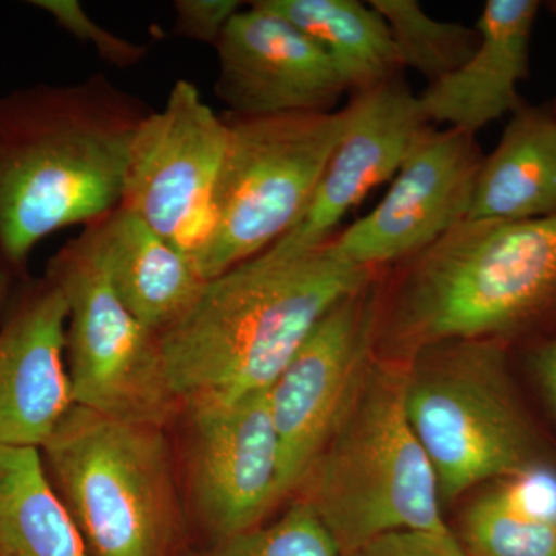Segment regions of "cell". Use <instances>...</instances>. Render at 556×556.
Here are the masks:
<instances>
[{
    "label": "cell",
    "instance_id": "8fae6325",
    "mask_svg": "<svg viewBox=\"0 0 556 556\" xmlns=\"http://www.w3.org/2000/svg\"><path fill=\"white\" fill-rule=\"evenodd\" d=\"M484 159L475 135L428 127L378 206L331 240L336 254L382 273L426 251L468 218Z\"/></svg>",
    "mask_w": 556,
    "mask_h": 556
},
{
    "label": "cell",
    "instance_id": "f546056e",
    "mask_svg": "<svg viewBox=\"0 0 556 556\" xmlns=\"http://www.w3.org/2000/svg\"><path fill=\"white\" fill-rule=\"evenodd\" d=\"M555 7H552V9H555L556 10V3H554ZM552 108H554L555 112H556V100L554 102V105H552Z\"/></svg>",
    "mask_w": 556,
    "mask_h": 556
},
{
    "label": "cell",
    "instance_id": "8992f818",
    "mask_svg": "<svg viewBox=\"0 0 556 556\" xmlns=\"http://www.w3.org/2000/svg\"><path fill=\"white\" fill-rule=\"evenodd\" d=\"M39 450L90 556L169 554L179 503L164 428L73 405Z\"/></svg>",
    "mask_w": 556,
    "mask_h": 556
},
{
    "label": "cell",
    "instance_id": "603a6c76",
    "mask_svg": "<svg viewBox=\"0 0 556 556\" xmlns=\"http://www.w3.org/2000/svg\"><path fill=\"white\" fill-rule=\"evenodd\" d=\"M193 556H340V552L311 507L294 500L270 525L263 522L239 535L217 540Z\"/></svg>",
    "mask_w": 556,
    "mask_h": 556
},
{
    "label": "cell",
    "instance_id": "e0dca14e",
    "mask_svg": "<svg viewBox=\"0 0 556 556\" xmlns=\"http://www.w3.org/2000/svg\"><path fill=\"white\" fill-rule=\"evenodd\" d=\"M90 226L110 285L123 305L156 334L169 328L206 281L192 260L124 206Z\"/></svg>",
    "mask_w": 556,
    "mask_h": 556
},
{
    "label": "cell",
    "instance_id": "30bf717a",
    "mask_svg": "<svg viewBox=\"0 0 556 556\" xmlns=\"http://www.w3.org/2000/svg\"><path fill=\"white\" fill-rule=\"evenodd\" d=\"M379 277L332 306L268 388L281 503L294 496L376 356Z\"/></svg>",
    "mask_w": 556,
    "mask_h": 556
},
{
    "label": "cell",
    "instance_id": "7c38bea8",
    "mask_svg": "<svg viewBox=\"0 0 556 556\" xmlns=\"http://www.w3.org/2000/svg\"><path fill=\"white\" fill-rule=\"evenodd\" d=\"M186 412L189 495L200 521L215 541L263 525L281 503L268 390Z\"/></svg>",
    "mask_w": 556,
    "mask_h": 556
},
{
    "label": "cell",
    "instance_id": "44dd1931",
    "mask_svg": "<svg viewBox=\"0 0 556 556\" xmlns=\"http://www.w3.org/2000/svg\"><path fill=\"white\" fill-rule=\"evenodd\" d=\"M368 3L386 20L402 68L415 70L428 86L459 68L478 47L477 28L434 20L416 0Z\"/></svg>",
    "mask_w": 556,
    "mask_h": 556
},
{
    "label": "cell",
    "instance_id": "cb8c5ba5",
    "mask_svg": "<svg viewBox=\"0 0 556 556\" xmlns=\"http://www.w3.org/2000/svg\"><path fill=\"white\" fill-rule=\"evenodd\" d=\"M30 5L49 14L58 27L97 51L98 56L118 68H130L148 58L141 43L119 38L98 24L78 0H33Z\"/></svg>",
    "mask_w": 556,
    "mask_h": 556
},
{
    "label": "cell",
    "instance_id": "7402d4cb",
    "mask_svg": "<svg viewBox=\"0 0 556 556\" xmlns=\"http://www.w3.org/2000/svg\"><path fill=\"white\" fill-rule=\"evenodd\" d=\"M456 536L466 556H556V527L518 514L496 484L468 504Z\"/></svg>",
    "mask_w": 556,
    "mask_h": 556
},
{
    "label": "cell",
    "instance_id": "83f0119b",
    "mask_svg": "<svg viewBox=\"0 0 556 556\" xmlns=\"http://www.w3.org/2000/svg\"><path fill=\"white\" fill-rule=\"evenodd\" d=\"M530 364L556 415V331L533 346Z\"/></svg>",
    "mask_w": 556,
    "mask_h": 556
},
{
    "label": "cell",
    "instance_id": "ffe728a7",
    "mask_svg": "<svg viewBox=\"0 0 556 556\" xmlns=\"http://www.w3.org/2000/svg\"><path fill=\"white\" fill-rule=\"evenodd\" d=\"M0 556H90L39 448L0 447Z\"/></svg>",
    "mask_w": 556,
    "mask_h": 556
},
{
    "label": "cell",
    "instance_id": "6da1fadb",
    "mask_svg": "<svg viewBox=\"0 0 556 556\" xmlns=\"http://www.w3.org/2000/svg\"><path fill=\"white\" fill-rule=\"evenodd\" d=\"M152 110L101 73L0 94V265L11 277L47 237L121 206L131 142Z\"/></svg>",
    "mask_w": 556,
    "mask_h": 556
},
{
    "label": "cell",
    "instance_id": "7a4b0ae2",
    "mask_svg": "<svg viewBox=\"0 0 556 556\" xmlns=\"http://www.w3.org/2000/svg\"><path fill=\"white\" fill-rule=\"evenodd\" d=\"M378 274L340 258L329 241L300 254L263 252L204 281L159 334L172 393L190 408L268 390L320 318Z\"/></svg>",
    "mask_w": 556,
    "mask_h": 556
},
{
    "label": "cell",
    "instance_id": "9c48e42d",
    "mask_svg": "<svg viewBox=\"0 0 556 556\" xmlns=\"http://www.w3.org/2000/svg\"><path fill=\"white\" fill-rule=\"evenodd\" d=\"M226 142L225 116L186 79L174 84L164 108L149 113L131 142L121 206L188 255L195 268L214 225Z\"/></svg>",
    "mask_w": 556,
    "mask_h": 556
},
{
    "label": "cell",
    "instance_id": "277c9868",
    "mask_svg": "<svg viewBox=\"0 0 556 556\" xmlns=\"http://www.w3.org/2000/svg\"><path fill=\"white\" fill-rule=\"evenodd\" d=\"M408 358L376 354L292 500L320 519L340 556L401 530L453 533L437 475L405 408Z\"/></svg>",
    "mask_w": 556,
    "mask_h": 556
},
{
    "label": "cell",
    "instance_id": "d4e9b609",
    "mask_svg": "<svg viewBox=\"0 0 556 556\" xmlns=\"http://www.w3.org/2000/svg\"><path fill=\"white\" fill-rule=\"evenodd\" d=\"M510 507L518 514L556 527V470L538 463L514 477L495 482Z\"/></svg>",
    "mask_w": 556,
    "mask_h": 556
},
{
    "label": "cell",
    "instance_id": "4316f807",
    "mask_svg": "<svg viewBox=\"0 0 556 556\" xmlns=\"http://www.w3.org/2000/svg\"><path fill=\"white\" fill-rule=\"evenodd\" d=\"M346 556H466L456 533L401 530L369 541Z\"/></svg>",
    "mask_w": 556,
    "mask_h": 556
},
{
    "label": "cell",
    "instance_id": "5b68a950",
    "mask_svg": "<svg viewBox=\"0 0 556 556\" xmlns=\"http://www.w3.org/2000/svg\"><path fill=\"white\" fill-rule=\"evenodd\" d=\"M405 408L442 504L544 460L504 343L455 340L424 348L408 358Z\"/></svg>",
    "mask_w": 556,
    "mask_h": 556
},
{
    "label": "cell",
    "instance_id": "484cf974",
    "mask_svg": "<svg viewBox=\"0 0 556 556\" xmlns=\"http://www.w3.org/2000/svg\"><path fill=\"white\" fill-rule=\"evenodd\" d=\"M243 5L237 0H177L174 2V35L215 47Z\"/></svg>",
    "mask_w": 556,
    "mask_h": 556
},
{
    "label": "cell",
    "instance_id": "5bb4252c",
    "mask_svg": "<svg viewBox=\"0 0 556 556\" xmlns=\"http://www.w3.org/2000/svg\"><path fill=\"white\" fill-rule=\"evenodd\" d=\"M215 51V94L226 115L331 113L348 91L327 54L258 0L230 20Z\"/></svg>",
    "mask_w": 556,
    "mask_h": 556
},
{
    "label": "cell",
    "instance_id": "52a82bcc",
    "mask_svg": "<svg viewBox=\"0 0 556 556\" xmlns=\"http://www.w3.org/2000/svg\"><path fill=\"white\" fill-rule=\"evenodd\" d=\"M223 116L228 142L215 189L214 225L197 260L203 280L268 251L298 223L345 127L343 109Z\"/></svg>",
    "mask_w": 556,
    "mask_h": 556
},
{
    "label": "cell",
    "instance_id": "ba28073f",
    "mask_svg": "<svg viewBox=\"0 0 556 556\" xmlns=\"http://www.w3.org/2000/svg\"><path fill=\"white\" fill-rule=\"evenodd\" d=\"M67 302L65 358L75 405L164 428L181 407L161 361L159 334L131 316L110 285L87 226L47 263Z\"/></svg>",
    "mask_w": 556,
    "mask_h": 556
},
{
    "label": "cell",
    "instance_id": "f1b7e54d",
    "mask_svg": "<svg viewBox=\"0 0 556 556\" xmlns=\"http://www.w3.org/2000/svg\"><path fill=\"white\" fill-rule=\"evenodd\" d=\"M11 280H13V277L0 265V324H2L5 311L9 308L11 295H13V292H11Z\"/></svg>",
    "mask_w": 556,
    "mask_h": 556
},
{
    "label": "cell",
    "instance_id": "9a60e30c",
    "mask_svg": "<svg viewBox=\"0 0 556 556\" xmlns=\"http://www.w3.org/2000/svg\"><path fill=\"white\" fill-rule=\"evenodd\" d=\"M67 314L64 294L47 277L11 295L0 324V447H42L75 405Z\"/></svg>",
    "mask_w": 556,
    "mask_h": 556
},
{
    "label": "cell",
    "instance_id": "2e32d148",
    "mask_svg": "<svg viewBox=\"0 0 556 556\" xmlns=\"http://www.w3.org/2000/svg\"><path fill=\"white\" fill-rule=\"evenodd\" d=\"M541 3L489 0L479 16V42L459 68L419 94L431 126L475 135L521 108L518 87L529 76L530 42Z\"/></svg>",
    "mask_w": 556,
    "mask_h": 556
},
{
    "label": "cell",
    "instance_id": "3957f363",
    "mask_svg": "<svg viewBox=\"0 0 556 556\" xmlns=\"http://www.w3.org/2000/svg\"><path fill=\"white\" fill-rule=\"evenodd\" d=\"M397 268L380 300L376 354L412 358L455 340L508 345L556 321V214L466 219Z\"/></svg>",
    "mask_w": 556,
    "mask_h": 556
},
{
    "label": "cell",
    "instance_id": "4fadbf2b",
    "mask_svg": "<svg viewBox=\"0 0 556 556\" xmlns=\"http://www.w3.org/2000/svg\"><path fill=\"white\" fill-rule=\"evenodd\" d=\"M345 127L308 207L294 226L268 249L292 255L325 247L342 219L371 190L396 177L417 139L431 126L402 75L375 89L353 93Z\"/></svg>",
    "mask_w": 556,
    "mask_h": 556
},
{
    "label": "cell",
    "instance_id": "ac0fdd59",
    "mask_svg": "<svg viewBox=\"0 0 556 556\" xmlns=\"http://www.w3.org/2000/svg\"><path fill=\"white\" fill-rule=\"evenodd\" d=\"M485 156L467 219L522 222L556 214V112L522 102Z\"/></svg>",
    "mask_w": 556,
    "mask_h": 556
},
{
    "label": "cell",
    "instance_id": "d6986e66",
    "mask_svg": "<svg viewBox=\"0 0 556 556\" xmlns=\"http://www.w3.org/2000/svg\"><path fill=\"white\" fill-rule=\"evenodd\" d=\"M327 54L346 90L375 89L402 75L386 20L357 0H258Z\"/></svg>",
    "mask_w": 556,
    "mask_h": 556
}]
</instances>
